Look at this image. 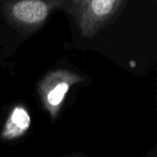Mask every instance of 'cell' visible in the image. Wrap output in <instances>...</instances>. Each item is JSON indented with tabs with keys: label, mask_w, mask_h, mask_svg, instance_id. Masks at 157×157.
<instances>
[{
	"label": "cell",
	"mask_w": 157,
	"mask_h": 157,
	"mask_svg": "<svg viewBox=\"0 0 157 157\" xmlns=\"http://www.w3.org/2000/svg\"><path fill=\"white\" fill-rule=\"evenodd\" d=\"M14 16L25 23L40 22L47 16L48 8L44 2L40 0H23L13 6Z\"/></svg>",
	"instance_id": "6da1fadb"
},
{
	"label": "cell",
	"mask_w": 157,
	"mask_h": 157,
	"mask_svg": "<svg viewBox=\"0 0 157 157\" xmlns=\"http://www.w3.org/2000/svg\"><path fill=\"white\" fill-rule=\"evenodd\" d=\"M9 121H11V124H14L17 130V134L21 133L22 132L26 131L29 124L30 119L27 111L20 107H17L14 109Z\"/></svg>",
	"instance_id": "7a4b0ae2"
},
{
	"label": "cell",
	"mask_w": 157,
	"mask_h": 157,
	"mask_svg": "<svg viewBox=\"0 0 157 157\" xmlns=\"http://www.w3.org/2000/svg\"><path fill=\"white\" fill-rule=\"evenodd\" d=\"M68 88H69V86L66 83H61L58 86H56L48 94V97H47L48 102L52 106H57V105H59L63 101L65 94L68 91Z\"/></svg>",
	"instance_id": "3957f363"
},
{
	"label": "cell",
	"mask_w": 157,
	"mask_h": 157,
	"mask_svg": "<svg viewBox=\"0 0 157 157\" xmlns=\"http://www.w3.org/2000/svg\"><path fill=\"white\" fill-rule=\"evenodd\" d=\"M116 0H91V8L95 15L102 17L109 14Z\"/></svg>",
	"instance_id": "277c9868"
}]
</instances>
